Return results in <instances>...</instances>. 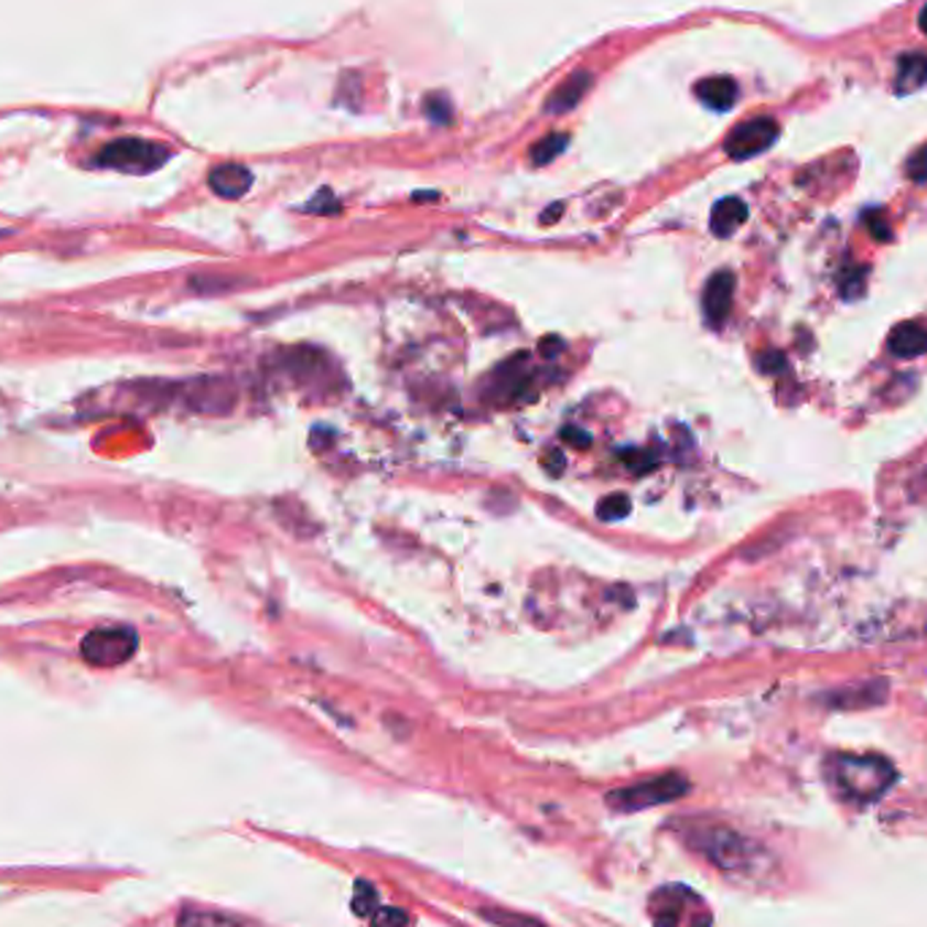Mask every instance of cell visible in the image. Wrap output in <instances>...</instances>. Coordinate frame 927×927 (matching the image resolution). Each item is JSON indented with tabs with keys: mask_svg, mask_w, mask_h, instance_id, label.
<instances>
[{
	"mask_svg": "<svg viewBox=\"0 0 927 927\" xmlns=\"http://www.w3.org/2000/svg\"><path fill=\"white\" fill-rule=\"evenodd\" d=\"M564 440H578V442H575L578 448H586L589 442H592V436L583 434L581 429H564Z\"/></svg>",
	"mask_w": 927,
	"mask_h": 927,
	"instance_id": "23",
	"label": "cell"
},
{
	"mask_svg": "<svg viewBox=\"0 0 927 927\" xmlns=\"http://www.w3.org/2000/svg\"><path fill=\"white\" fill-rule=\"evenodd\" d=\"M176 927H247L239 917L226 912H212V908L187 906L176 919Z\"/></svg>",
	"mask_w": 927,
	"mask_h": 927,
	"instance_id": "14",
	"label": "cell"
},
{
	"mask_svg": "<svg viewBox=\"0 0 927 927\" xmlns=\"http://www.w3.org/2000/svg\"><path fill=\"white\" fill-rule=\"evenodd\" d=\"M748 209L741 198H722L711 212V231L727 239L746 223Z\"/></svg>",
	"mask_w": 927,
	"mask_h": 927,
	"instance_id": "12",
	"label": "cell"
},
{
	"mask_svg": "<svg viewBox=\"0 0 927 927\" xmlns=\"http://www.w3.org/2000/svg\"><path fill=\"white\" fill-rule=\"evenodd\" d=\"M824 773H828L830 787L849 802L879 800L895 778L893 765L887 759L852 757V754H836Z\"/></svg>",
	"mask_w": 927,
	"mask_h": 927,
	"instance_id": "1",
	"label": "cell"
},
{
	"mask_svg": "<svg viewBox=\"0 0 927 927\" xmlns=\"http://www.w3.org/2000/svg\"><path fill=\"white\" fill-rule=\"evenodd\" d=\"M481 917L499 927H546L540 919H531L527 914L507 912V908H481Z\"/></svg>",
	"mask_w": 927,
	"mask_h": 927,
	"instance_id": "16",
	"label": "cell"
},
{
	"mask_svg": "<svg viewBox=\"0 0 927 927\" xmlns=\"http://www.w3.org/2000/svg\"><path fill=\"white\" fill-rule=\"evenodd\" d=\"M427 115L434 122L451 120V104H448V98L445 96H429L427 98Z\"/></svg>",
	"mask_w": 927,
	"mask_h": 927,
	"instance_id": "21",
	"label": "cell"
},
{
	"mask_svg": "<svg viewBox=\"0 0 927 927\" xmlns=\"http://www.w3.org/2000/svg\"><path fill=\"white\" fill-rule=\"evenodd\" d=\"M654 927H711L713 914L687 884H665L648 897Z\"/></svg>",
	"mask_w": 927,
	"mask_h": 927,
	"instance_id": "2",
	"label": "cell"
},
{
	"mask_svg": "<svg viewBox=\"0 0 927 927\" xmlns=\"http://www.w3.org/2000/svg\"><path fill=\"white\" fill-rule=\"evenodd\" d=\"M694 96L713 111H727L737 100V85L730 76H711V79L697 82Z\"/></svg>",
	"mask_w": 927,
	"mask_h": 927,
	"instance_id": "11",
	"label": "cell"
},
{
	"mask_svg": "<svg viewBox=\"0 0 927 927\" xmlns=\"http://www.w3.org/2000/svg\"><path fill=\"white\" fill-rule=\"evenodd\" d=\"M694 847L705 854L708 860L724 871H737L752 862L754 847L741 832L730 828H702L694 836Z\"/></svg>",
	"mask_w": 927,
	"mask_h": 927,
	"instance_id": "6",
	"label": "cell"
},
{
	"mask_svg": "<svg viewBox=\"0 0 927 927\" xmlns=\"http://www.w3.org/2000/svg\"><path fill=\"white\" fill-rule=\"evenodd\" d=\"M209 187L220 198H241L252 187V171L239 163H223L212 169Z\"/></svg>",
	"mask_w": 927,
	"mask_h": 927,
	"instance_id": "10",
	"label": "cell"
},
{
	"mask_svg": "<svg viewBox=\"0 0 927 927\" xmlns=\"http://www.w3.org/2000/svg\"><path fill=\"white\" fill-rule=\"evenodd\" d=\"M559 212H562V204H557V206H553V209H548L546 215H542V223H553V220H559Z\"/></svg>",
	"mask_w": 927,
	"mask_h": 927,
	"instance_id": "24",
	"label": "cell"
},
{
	"mask_svg": "<svg viewBox=\"0 0 927 927\" xmlns=\"http://www.w3.org/2000/svg\"><path fill=\"white\" fill-rule=\"evenodd\" d=\"M689 793V782L681 773H662V776L646 778L632 787H622L607 793V806L613 811H643L651 806H665V802L678 800Z\"/></svg>",
	"mask_w": 927,
	"mask_h": 927,
	"instance_id": "3",
	"label": "cell"
},
{
	"mask_svg": "<svg viewBox=\"0 0 927 927\" xmlns=\"http://www.w3.org/2000/svg\"><path fill=\"white\" fill-rule=\"evenodd\" d=\"M592 82L594 79H592V74H589V71H575L572 76H567L562 85H559L557 90H553L546 100L548 115H564V111L575 109V106L583 100V96L589 93Z\"/></svg>",
	"mask_w": 927,
	"mask_h": 927,
	"instance_id": "9",
	"label": "cell"
},
{
	"mask_svg": "<svg viewBox=\"0 0 927 927\" xmlns=\"http://www.w3.org/2000/svg\"><path fill=\"white\" fill-rule=\"evenodd\" d=\"M919 28H923V33H927V6L919 11Z\"/></svg>",
	"mask_w": 927,
	"mask_h": 927,
	"instance_id": "25",
	"label": "cell"
},
{
	"mask_svg": "<svg viewBox=\"0 0 927 927\" xmlns=\"http://www.w3.org/2000/svg\"><path fill=\"white\" fill-rule=\"evenodd\" d=\"M776 139V120H770V117H754V120H746L737 128H732L727 141H724V150H727L732 161H746V158L765 152Z\"/></svg>",
	"mask_w": 927,
	"mask_h": 927,
	"instance_id": "7",
	"label": "cell"
},
{
	"mask_svg": "<svg viewBox=\"0 0 927 927\" xmlns=\"http://www.w3.org/2000/svg\"><path fill=\"white\" fill-rule=\"evenodd\" d=\"M407 925H410V914H407L405 908L386 906V908H377V912L371 914V927H407Z\"/></svg>",
	"mask_w": 927,
	"mask_h": 927,
	"instance_id": "18",
	"label": "cell"
},
{
	"mask_svg": "<svg viewBox=\"0 0 927 927\" xmlns=\"http://www.w3.org/2000/svg\"><path fill=\"white\" fill-rule=\"evenodd\" d=\"M310 212H321V215H334V212H339V201H336L328 191H321L317 193L315 201H310V206H306Z\"/></svg>",
	"mask_w": 927,
	"mask_h": 927,
	"instance_id": "22",
	"label": "cell"
},
{
	"mask_svg": "<svg viewBox=\"0 0 927 927\" xmlns=\"http://www.w3.org/2000/svg\"><path fill=\"white\" fill-rule=\"evenodd\" d=\"M732 297H735V274L732 271H716L708 280L705 291H702V312L713 326L727 321L732 310Z\"/></svg>",
	"mask_w": 927,
	"mask_h": 927,
	"instance_id": "8",
	"label": "cell"
},
{
	"mask_svg": "<svg viewBox=\"0 0 927 927\" xmlns=\"http://www.w3.org/2000/svg\"><path fill=\"white\" fill-rule=\"evenodd\" d=\"M567 144H570V136L567 133L542 136V139L537 141V144H531V150H529L531 166H548L551 161H557V158L567 150Z\"/></svg>",
	"mask_w": 927,
	"mask_h": 927,
	"instance_id": "15",
	"label": "cell"
},
{
	"mask_svg": "<svg viewBox=\"0 0 927 927\" xmlns=\"http://www.w3.org/2000/svg\"><path fill=\"white\" fill-rule=\"evenodd\" d=\"M139 635L131 627H98L82 640V657L93 667H117L133 657Z\"/></svg>",
	"mask_w": 927,
	"mask_h": 927,
	"instance_id": "5",
	"label": "cell"
},
{
	"mask_svg": "<svg viewBox=\"0 0 927 927\" xmlns=\"http://www.w3.org/2000/svg\"><path fill=\"white\" fill-rule=\"evenodd\" d=\"M890 351L901 358H917L927 353V332L917 323H903L890 336Z\"/></svg>",
	"mask_w": 927,
	"mask_h": 927,
	"instance_id": "13",
	"label": "cell"
},
{
	"mask_svg": "<svg viewBox=\"0 0 927 927\" xmlns=\"http://www.w3.org/2000/svg\"><path fill=\"white\" fill-rule=\"evenodd\" d=\"M906 174L912 176L914 182H927V147H923V150H917L912 158H908Z\"/></svg>",
	"mask_w": 927,
	"mask_h": 927,
	"instance_id": "20",
	"label": "cell"
},
{
	"mask_svg": "<svg viewBox=\"0 0 927 927\" xmlns=\"http://www.w3.org/2000/svg\"><path fill=\"white\" fill-rule=\"evenodd\" d=\"M353 912H356L358 917H369V914L377 912V893L366 882H362L356 887V897H353Z\"/></svg>",
	"mask_w": 927,
	"mask_h": 927,
	"instance_id": "19",
	"label": "cell"
},
{
	"mask_svg": "<svg viewBox=\"0 0 927 927\" xmlns=\"http://www.w3.org/2000/svg\"><path fill=\"white\" fill-rule=\"evenodd\" d=\"M629 510H632L629 497H624V494H611V497H605L600 502L596 516H600L602 521H622V518L629 516Z\"/></svg>",
	"mask_w": 927,
	"mask_h": 927,
	"instance_id": "17",
	"label": "cell"
},
{
	"mask_svg": "<svg viewBox=\"0 0 927 927\" xmlns=\"http://www.w3.org/2000/svg\"><path fill=\"white\" fill-rule=\"evenodd\" d=\"M169 158L171 152L163 144L131 136V139H117L106 144L98 152L96 163L106 169L126 171V174H150V171L161 169Z\"/></svg>",
	"mask_w": 927,
	"mask_h": 927,
	"instance_id": "4",
	"label": "cell"
}]
</instances>
